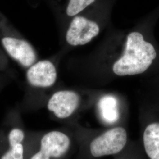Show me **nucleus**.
<instances>
[{"mask_svg": "<svg viewBox=\"0 0 159 159\" xmlns=\"http://www.w3.org/2000/svg\"><path fill=\"white\" fill-rule=\"evenodd\" d=\"M156 56L153 46L144 40L142 34L133 32L127 36L123 56L114 63L113 71L119 76L142 74L150 67Z\"/></svg>", "mask_w": 159, "mask_h": 159, "instance_id": "f257e3e1", "label": "nucleus"}, {"mask_svg": "<svg viewBox=\"0 0 159 159\" xmlns=\"http://www.w3.org/2000/svg\"><path fill=\"white\" fill-rule=\"evenodd\" d=\"M1 37V44L10 57L24 68H28L37 61L34 47L16 32L10 30Z\"/></svg>", "mask_w": 159, "mask_h": 159, "instance_id": "f03ea898", "label": "nucleus"}, {"mask_svg": "<svg viewBox=\"0 0 159 159\" xmlns=\"http://www.w3.org/2000/svg\"><path fill=\"white\" fill-rule=\"evenodd\" d=\"M127 140L125 129L121 127H114L105 131L91 142L90 153L95 157L118 153L125 148Z\"/></svg>", "mask_w": 159, "mask_h": 159, "instance_id": "7ed1b4c3", "label": "nucleus"}, {"mask_svg": "<svg viewBox=\"0 0 159 159\" xmlns=\"http://www.w3.org/2000/svg\"><path fill=\"white\" fill-rule=\"evenodd\" d=\"M100 33L98 24L80 14L70 19L65 33L69 46H84L90 43Z\"/></svg>", "mask_w": 159, "mask_h": 159, "instance_id": "20e7f679", "label": "nucleus"}, {"mask_svg": "<svg viewBox=\"0 0 159 159\" xmlns=\"http://www.w3.org/2000/svg\"><path fill=\"white\" fill-rule=\"evenodd\" d=\"M70 144V139L66 133L49 131L41 138L40 150L30 159H58L67 152Z\"/></svg>", "mask_w": 159, "mask_h": 159, "instance_id": "39448f33", "label": "nucleus"}, {"mask_svg": "<svg viewBox=\"0 0 159 159\" xmlns=\"http://www.w3.org/2000/svg\"><path fill=\"white\" fill-rule=\"evenodd\" d=\"M79 95L71 90H60L54 93L47 102L48 110L60 119L70 117L79 106Z\"/></svg>", "mask_w": 159, "mask_h": 159, "instance_id": "423d86ee", "label": "nucleus"}, {"mask_svg": "<svg viewBox=\"0 0 159 159\" xmlns=\"http://www.w3.org/2000/svg\"><path fill=\"white\" fill-rule=\"evenodd\" d=\"M57 68L50 60L37 61L27 68L26 79L31 86L47 89L55 84L57 79Z\"/></svg>", "mask_w": 159, "mask_h": 159, "instance_id": "0eeeda50", "label": "nucleus"}, {"mask_svg": "<svg viewBox=\"0 0 159 159\" xmlns=\"http://www.w3.org/2000/svg\"><path fill=\"white\" fill-rule=\"evenodd\" d=\"M24 138L25 134L22 129L12 128L7 137L8 147L0 156V159H24Z\"/></svg>", "mask_w": 159, "mask_h": 159, "instance_id": "6e6552de", "label": "nucleus"}, {"mask_svg": "<svg viewBox=\"0 0 159 159\" xmlns=\"http://www.w3.org/2000/svg\"><path fill=\"white\" fill-rule=\"evenodd\" d=\"M145 151L150 159H159V123H151L143 133Z\"/></svg>", "mask_w": 159, "mask_h": 159, "instance_id": "1a4fd4ad", "label": "nucleus"}, {"mask_svg": "<svg viewBox=\"0 0 159 159\" xmlns=\"http://www.w3.org/2000/svg\"><path fill=\"white\" fill-rule=\"evenodd\" d=\"M61 14L69 18L77 16L96 0H53Z\"/></svg>", "mask_w": 159, "mask_h": 159, "instance_id": "9d476101", "label": "nucleus"}, {"mask_svg": "<svg viewBox=\"0 0 159 159\" xmlns=\"http://www.w3.org/2000/svg\"><path fill=\"white\" fill-rule=\"evenodd\" d=\"M99 108L102 118L107 122L113 123L119 117L117 101L113 97H104L99 102Z\"/></svg>", "mask_w": 159, "mask_h": 159, "instance_id": "9b49d317", "label": "nucleus"}, {"mask_svg": "<svg viewBox=\"0 0 159 159\" xmlns=\"http://www.w3.org/2000/svg\"><path fill=\"white\" fill-rule=\"evenodd\" d=\"M1 66H0V68H1Z\"/></svg>", "mask_w": 159, "mask_h": 159, "instance_id": "f8f14e48", "label": "nucleus"}]
</instances>
